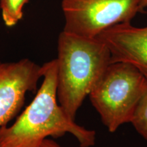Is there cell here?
Masks as SVG:
<instances>
[{"mask_svg": "<svg viewBox=\"0 0 147 147\" xmlns=\"http://www.w3.org/2000/svg\"><path fill=\"white\" fill-rule=\"evenodd\" d=\"M43 82L30 104L10 126L0 127V147H39L49 136L69 133L81 147L95 143L96 133L79 125L59 104L57 96V61L42 65Z\"/></svg>", "mask_w": 147, "mask_h": 147, "instance_id": "1", "label": "cell"}, {"mask_svg": "<svg viewBox=\"0 0 147 147\" xmlns=\"http://www.w3.org/2000/svg\"><path fill=\"white\" fill-rule=\"evenodd\" d=\"M57 51V100L75 120L86 97L111 63V55L100 38H84L64 31L59 36Z\"/></svg>", "mask_w": 147, "mask_h": 147, "instance_id": "2", "label": "cell"}, {"mask_svg": "<svg viewBox=\"0 0 147 147\" xmlns=\"http://www.w3.org/2000/svg\"><path fill=\"white\" fill-rule=\"evenodd\" d=\"M147 90V80L131 64L114 62L108 66L89 97L103 124L111 133L131 123Z\"/></svg>", "mask_w": 147, "mask_h": 147, "instance_id": "3", "label": "cell"}, {"mask_svg": "<svg viewBox=\"0 0 147 147\" xmlns=\"http://www.w3.org/2000/svg\"><path fill=\"white\" fill-rule=\"evenodd\" d=\"M142 0H62L64 32L95 38L110 27L131 23L144 10Z\"/></svg>", "mask_w": 147, "mask_h": 147, "instance_id": "4", "label": "cell"}, {"mask_svg": "<svg viewBox=\"0 0 147 147\" xmlns=\"http://www.w3.org/2000/svg\"><path fill=\"white\" fill-rule=\"evenodd\" d=\"M42 77V66L29 59L0 62V127L15 117L27 93L37 89Z\"/></svg>", "mask_w": 147, "mask_h": 147, "instance_id": "5", "label": "cell"}, {"mask_svg": "<svg viewBox=\"0 0 147 147\" xmlns=\"http://www.w3.org/2000/svg\"><path fill=\"white\" fill-rule=\"evenodd\" d=\"M97 38L109 49L111 63L131 64L147 80V26L137 27L131 23L118 24L106 29Z\"/></svg>", "mask_w": 147, "mask_h": 147, "instance_id": "6", "label": "cell"}, {"mask_svg": "<svg viewBox=\"0 0 147 147\" xmlns=\"http://www.w3.org/2000/svg\"><path fill=\"white\" fill-rule=\"evenodd\" d=\"M29 0H0V9L3 23L13 27L22 19L23 8Z\"/></svg>", "mask_w": 147, "mask_h": 147, "instance_id": "7", "label": "cell"}, {"mask_svg": "<svg viewBox=\"0 0 147 147\" xmlns=\"http://www.w3.org/2000/svg\"><path fill=\"white\" fill-rule=\"evenodd\" d=\"M131 123L138 133L147 141V90L138 104Z\"/></svg>", "mask_w": 147, "mask_h": 147, "instance_id": "8", "label": "cell"}, {"mask_svg": "<svg viewBox=\"0 0 147 147\" xmlns=\"http://www.w3.org/2000/svg\"><path fill=\"white\" fill-rule=\"evenodd\" d=\"M39 147H63L59 144L57 142H55L53 140L47 138L45 139L42 144L40 145Z\"/></svg>", "mask_w": 147, "mask_h": 147, "instance_id": "9", "label": "cell"}, {"mask_svg": "<svg viewBox=\"0 0 147 147\" xmlns=\"http://www.w3.org/2000/svg\"><path fill=\"white\" fill-rule=\"evenodd\" d=\"M141 5H142V8H143V10H144V8H147V0H142Z\"/></svg>", "mask_w": 147, "mask_h": 147, "instance_id": "10", "label": "cell"}]
</instances>
